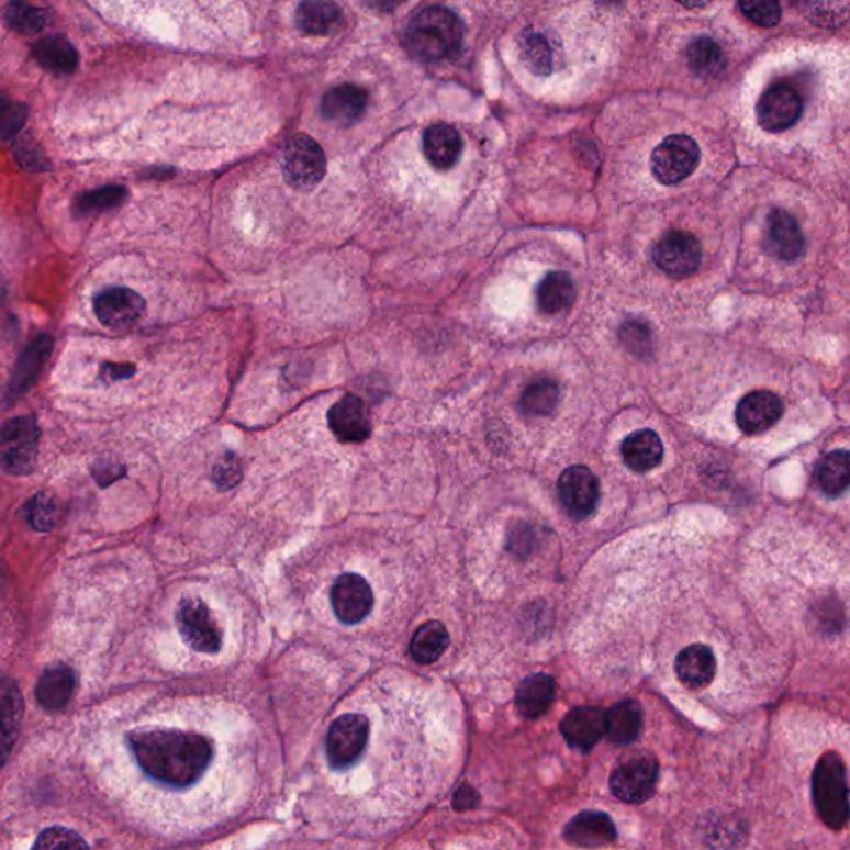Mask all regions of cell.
I'll list each match as a JSON object with an SVG mask.
<instances>
[{"instance_id": "obj_1", "label": "cell", "mask_w": 850, "mask_h": 850, "mask_svg": "<svg viewBox=\"0 0 850 850\" xmlns=\"http://www.w3.org/2000/svg\"><path fill=\"white\" fill-rule=\"evenodd\" d=\"M128 746L148 778L174 790L197 784L215 758L206 736L181 729H138L128 736Z\"/></svg>"}, {"instance_id": "obj_2", "label": "cell", "mask_w": 850, "mask_h": 850, "mask_svg": "<svg viewBox=\"0 0 850 850\" xmlns=\"http://www.w3.org/2000/svg\"><path fill=\"white\" fill-rule=\"evenodd\" d=\"M463 27L454 12L429 8L417 12L405 29V47L418 60L449 57L462 44Z\"/></svg>"}, {"instance_id": "obj_3", "label": "cell", "mask_w": 850, "mask_h": 850, "mask_svg": "<svg viewBox=\"0 0 850 850\" xmlns=\"http://www.w3.org/2000/svg\"><path fill=\"white\" fill-rule=\"evenodd\" d=\"M813 799L817 814L830 829L840 830L849 820L847 769L837 752H826L813 774Z\"/></svg>"}, {"instance_id": "obj_4", "label": "cell", "mask_w": 850, "mask_h": 850, "mask_svg": "<svg viewBox=\"0 0 850 850\" xmlns=\"http://www.w3.org/2000/svg\"><path fill=\"white\" fill-rule=\"evenodd\" d=\"M658 761L648 752H633L616 765L609 778V790L626 804H644L657 790Z\"/></svg>"}, {"instance_id": "obj_5", "label": "cell", "mask_w": 850, "mask_h": 850, "mask_svg": "<svg viewBox=\"0 0 850 850\" xmlns=\"http://www.w3.org/2000/svg\"><path fill=\"white\" fill-rule=\"evenodd\" d=\"M37 422L27 415L12 418L0 429V469L14 476H25L34 470L38 456Z\"/></svg>"}, {"instance_id": "obj_6", "label": "cell", "mask_w": 850, "mask_h": 850, "mask_svg": "<svg viewBox=\"0 0 850 850\" xmlns=\"http://www.w3.org/2000/svg\"><path fill=\"white\" fill-rule=\"evenodd\" d=\"M326 175V157L316 139L304 133L290 138L282 154V177L298 191H311Z\"/></svg>"}, {"instance_id": "obj_7", "label": "cell", "mask_w": 850, "mask_h": 850, "mask_svg": "<svg viewBox=\"0 0 850 850\" xmlns=\"http://www.w3.org/2000/svg\"><path fill=\"white\" fill-rule=\"evenodd\" d=\"M369 732L366 716L347 713L334 719L326 736L327 764L334 771H344L356 764L368 748Z\"/></svg>"}, {"instance_id": "obj_8", "label": "cell", "mask_w": 850, "mask_h": 850, "mask_svg": "<svg viewBox=\"0 0 850 850\" xmlns=\"http://www.w3.org/2000/svg\"><path fill=\"white\" fill-rule=\"evenodd\" d=\"M177 625L181 638L191 650L210 655L222 650V628L203 600H181L177 609Z\"/></svg>"}, {"instance_id": "obj_9", "label": "cell", "mask_w": 850, "mask_h": 850, "mask_svg": "<svg viewBox=\"0 0 850 850\" xmlns=\"http://www.w3.org/2000/svg\"><path fill=\"white\" fill-rule=\"evenodd\" d=\"M701 152L691 136L671 135L651 154V171L660 183L678 184L700 165Z\"/></svg>"}, {"instance_id": "obj_10", "label": "cell", "mask_w": 850, "mask_h": 850, "mask_svg": "<svg viewBox=\"0 0 850 850\" xmlns=\"http://www.w3.org/2000/svg\"><path fill=\"white\" fill-rule=\"evenodd\" d=\"M558 497L570 517L589 518L599 505V479L589 467H569L558 479Z\"/></svg>"}, {"instance_id": "obj_11", "label": "cell", "mask_w": 850, "mask_h": 850, "mask_svg": "<svg viewBox=\"0 0 850 850\" xmlns=\"http://www.w3.org/2000/svg\"><path fill=\"white\" fill-rule=\"evenodd\" d=\"M703 249L696 236L686 232H670L657 243L653 261L671 278H686L701 266Z\"/></svg>"}, {"instance_id": "obj_12", "label": "cell", "mask_w": 850, "mask_h": 850, "mask_svg": "<svg viewBox=\"0 0 850 850\" xmlns=\"http://www.w3.org/2000/svg\"><path fill=\"white\" fill-rule=\"evenodd\" d=\"M334 615L344 625H358L374 606V593L365 577L344 573L331 589Z\"/></svg>"}, {"instance_id": "obj_13", "label": "cell", "mask_w": 850, "mask_h": 850, "mask_svg": "<svg viewBox=\"0 0 850 850\" xmlns=\"http://www.w3.org/2000/svg\"><path fill=\"white\" fill-rule=\"evenodd\" d=\"M803 113V99L790 86L769 87L756 107L759 126L769 133L784 132L796 125Z\"/></svg>"}, {"instance_id": "obj_14", "label": "cell", "mask_w": 850, "mask_h": 850, "mask_svg": "<svg viewBox=\"0 0 850 850\" xmlns=\"http://www.w3.org/2000/svg\"><path fill=\"white\" fill-rule=\"evenodd\" d=\"M96 316L110 329H128L138 323L147 310L144 298L128 288H112L103 291L93 301Z\"/></svg>"}, {"instance_id": "obj_15", "label": "cell", "mask_w": 850, "mask_h": 850, "mask_svg": "<svg viewBox=\"0 0 850 850\" xmlns=\"http://www.w3.org/2000/svg\"><path fill=\"white\" fill-rule=\"evenodd\" d=\"M765 248L774 258L794 261L806 251V238L799 223L791 213L775 208L765 223Z\"/></svg>"}, {"instance_id": "obj_16", "label": "cell", "mask_w": 850, "mask_h": 850, "mask_svg": "<svg viewBox=\"0 0 850 850\" xmlns=\"http://www.w3.org/2000/svg\"><path fill=\"white\" fill-rule=\"evenodd\" d=\"M329 429L340 443H365L371 436L368 409L358 395L346 394L327 412Z\"/></svg>"}, {"instance_id": "obj_17", "label": "cell", "mask_w": 850, "mask_h": 850, "mask_svg": "<svg viewBox=\"0 0 850 850\" xmlns=\"http://www.w3.org/2000/svg\"><path fill=\"white\" fill-rule=\"evenodd\" d=\"M784 404L771 391H752L739 401L736 407V424L749 436L765 433L781 418Z\"/></svg>"}, {"instance_id": "obj_18", "label": "cell", "mask_w": 850, "mask_h": 850, "mask_svg": "<svg viewBox=\"0 0 850 850\" xmlns=\"http://www.w3.org/2000/svg\"><path fill=\"white\" fill-rule=\"evenodd\" d=\"M605 715L602 707L577 706L561 719L563 738L579 751H590L605 735Z\"/></svg>"}, {"instance_id": "obj_19", "label": "cell", "mask_w": 850, "mask_h": 850, "mask_svg": "<svg viewBox=\"0 0 850 850\" xmlns=\"http://www.w3.org/2000/svg\"><path fill=\"white\" fill-rule=\"evenodd\" d=\"M718 661L715 651L706 645H691L680 651L674 671L681 683L690 690H703L715 680Z\"/></svg>"}, {"instance_id": "obj_20", "label": "cell", "mask_w": 850, "mask_h": 850, "mask_svg": "<svg viewBox=\"0 0 850 850\" xmlns=\"http://www.w3.org/2000/svg\"><path fill=\"white\" fill-rule=\"evenodd\" d=\"M563 836L579 847H603L615 842L616 827L608 814L583 810L564 826Z\"/></svg>"}, {"instance_id": "obj_21", "label": "cell", "mask_w": 850, "mask_h": 850, "mask_svg": "<svg viewBox=\"0 0 850 850\" xmlns=\"http://www.w3.org/2000/svg\"><path fill=\"white\" fill-rule=\"evenodd\" d=\"M425 158L436 170L446 171L456 167L462 155V136L447 123H436L425 130L422 139Z\"/></svg>"}, {"instance_id": "obj_22", "label": "cell", "mask_w": 850, "mask_h": 850, "mask_svg": "<svg viewBox=\"0 0 850 850\" xmlns=\"http://www.w3.org/2000/svg\"><path fill=\"white\" fill-rule=\"evenodd\" d=\"M368 93L353 83L334 87L323 99V115L339 126H350L365 115Z\"/></svg>"}, {"instance_id": "obj_23", "label": "cell", "mask_w": 850, "mask_h": 850, "mask_svg": "<svg viewBox=\"0 0 850 850\" xmlns=\"http://www.w3.org/2000/svg\"><path fill=\"white\" fill-rule=\"evenodd\" d=\"M52 350H54V339L51 336H38L25 347L24 353L19 358L18 366H15L14 374H12L9 398L15 401L34 385L42 369L47 365Z\"/></svg>"}, {"instance_id": "obj_24", "label": "cell", "mask_w": 850, "mask_h": 850, "mask_svg": "<svg viewBox=\"0 0 850 850\" xmlns=\"http://www.w3.org/2000/svg\"><path fill=\"white\" fill-rule=\"evenodd\" d=\"M557 697V681L545 673L532 674L518 684L515 706L525 719H538L548 713Z\"/></svg>"}, {"instance_id": "obj_25", "label": "cell", "mask_w": 850, "mask_h": 850, "mask_svg": "<svg viewBox=\"0 0 850 850\" xmlns=\"http://www.w3.org/2000/svg\"><path fill=\"white\" fill-rule=\"evenodd\" d=\"M518 47H521L522 60L535 76H550L560 64L561 52H558V41L551 38L547 32L527 29L521 35Z\"/></svg>"}, {"instance_id": "obj_26", "label": "cell", "mask_w": 850, "mask_h": 850, "mask_svg": "<svg viewBox=\"0 0 850 850\" xmlns=\"http://www.w3.org/2000/svg\"><path fill=\"white\" fill-rule=\"evenodd\" d=\"M76 690V674L67 664H52L38 678L35 697L48 712H57L67 706Z\"/></svg>"}, {"instance_id": "obj_27", "label": "cell", "mask_w": 850, "mask_h": 850, "mask_svg": "<svg viewBox=\"0 0 850 850\" xmlns=\"http://www.w3.org/2000/svg\"><path fill=\"white\" fill-rule=\"evenodd\" d=\"M664 447L655 430L641 429L629 434L622 446L623 462L633 472L645 473L660 466Z\"/></svg>"}, {"instance_id": "obj_28", "label": "cell", "mask_w": 850, "mask_h": 850, "mask_svg": "<svg viewBox=\"0 0 850 850\" xmlns=\"http://www.w3.org/2000/svg\"><path fill=\"white\" fill-rule=\"evenodd\" d=\"M641 728H644V709L638 701H622L606 712L605 735L613 745H631L640 738Z\"/></svg>"}, {"instance_id": "obj_29", "label": "cell", "mask_w": 850, "mask_h": 850, "mask_svg": "<svg viewBox=\"0 0 850 850\" xmlns=\"http://www.w3.org/2000/svg\"><path fill=\"white\" fill-rule=\"evenodd\" d=\"M343 11L333 0H303L297 11V24L310 35H333L343 27Z\"/></svg>"}, {"instance_id": "obj_30", "label": "cell", "mask_w": 850, "mask_h": 850, "mask_svg": "<svg viewBox=\"0 0 850 850\" xmlns=\"http://www.w3.org/2000/svg\"><path fill=\"white\" fill-rule=\"evenodd\" d=\"M24 716V700L18 684L9 683L0 697V768L8 762Z\"/></svg>"}, {"instance_id": "obj_31", "label": "cell", "mask_w": 850, "mask_h": 850, "mask_svg": "<svg viewBox=\"0 0 850 850\" xmlns=\"http://www.w3.org/2000/svg\"><path fill=\"white\" fill-rule=\"evenodd\" d=\"M575 282L567 272L551 271L537 288V304L541 313L563 314L575 303Z\"/></svg>"}, {"instance_id": "obj_32", "label": "cell", "mask_w": 850, "mask_h": 850, "mask_svg": "<svg viewBox=\"0 0 850 850\" xmlns=\"http://www.w3.org/2000/svg\"><path fill=\"white\" fill-rule=\"evenodd\" d=\"M449 645V631L446 626L440 622H429L415 629L409 651L415 663L433 664L446 653Z\"/></svg>"}, {"instance_id": "obj_33", "label": "cell", "mask_w": 850, "mask_h": 850, "mask_svg": "<svg viewBox=\"0 0 850 850\" xmlns=\"http://www.w3.org/2000/svg\"><path fill=\"white\" fill-rule=\"evenodd\" d=\"M35 60L55 74H70L79 65V54L70 42L58 35L42 38L32 48Z\"/></svg>"}, {"instance_id": "obj_34", "label": "cell", "mask_w": 850, "mask_h": 850, "mask_svg": "<svg viewBox=\"0 0 850 850\" xmlns=\"http://www.w3.org/2000/svg\"><path fill=\"white\" fill-rule=\"evenodd\" d=\"M687 65L701 79H716L726 67V55L713 38L700 37L687 45Z\"/></svg>"}, {"instance_id": "obj_35", "label": "cell", "mask_w": 850, "mask_h": 850, "mask_svg": "<svg viewBox=\"0 0 850 850\" xmlns=\"http://www.w3.org/2000/svg\"><path fill=\"white\" fill-rule=\"evenodd\" d=\"M816 480L820 490L830 497H837L849 486V454L847 450H834L820 459L816 470Z\"/></svg>"}, {"instance_id": "obj_36", "label": "cell", "mask_w": 850, "mask_h": 850, "mask_svg": "<svg viewBox=\"0 0 850 850\" xmlns=\"http://www.w3.org/2000/svg\"><path fill=\"white\" fill-rule=\"evenodd\" d=\"M560 389L550 379L532 382L522 395L521 405L527 414L548 415L557 407Z\"/></svg>"}, {"instance_id": "obj_37", "label": "cell", "mask_w": 850, "mask_h": 850, "mask_svg": "<svg viewBox=\"0 0 850 850\" xmlns=\"http://www.w3.org/2000/svg\"><path fill=\"white\" fill-rule=\"evenodd\" d=\"M5 21L14 31L32 35L44 29L47 14L42 9L29 4L25 0H12L5 9Z\"/></svg>"}, {"instance_id": "obj_38", "label": "cell", "mask_w": 850, "mask_h": 850, "mask_svg": "<svg viewBox=\"0 0 850 850\" xmlns=\"http://www.w3.org/2000/svg\"><path fill=\"white\" fill-rule=\"evenodd\" d=\"M126 188L116 187H103L100 190L89 191V193L82 194L77 200V210L82 215H99L103 211L112 210V208L120 206L125 201Z\"/></svg>"}, {"instance_id": "obj_39", "label": "cell", "mask_w": 850, "mask_h": 850, "mask_svg": "<svg viewBox=\"0 0 850 850\" xmlns=\"http://www.w3.org/2000/svg\"><path fill=\"white\" fill-rule=\"evenodd\" d=\"M25 517L37 532H48L58 518L57 499L52 493L41 492L25 505Z\"/></svg>"}, {"instance_id": "obj_40", "label": "cell", "mask_w": 850, "mask_h": 850, "mask_svg": "<svg viewBox=\"0 0 850 850\" xmlns=\"http://www.w3.org/2000/svg\"><path fill=\"white\" fill-rule=\"evenodd\" d=\"M739 8L759 27H774L783 15L779 0H739Z\"/></svg>"}, {"instance_id": "obj_41", "label": "cell", "mask_w": 850, "mask_h": 850, "mask_svg": "<svg viewBox=\"0 0 850 850\" xmlns=\"http://www.w3.org/2000/svg\"><path fill=\"white\" fill-rule=\"evenodd\" d=\"M27 107L0 97V139L14 138L27 122Z\"/></svg>"}, {"instance_id": "obj_42", "label": "cell", "mask_w": 850, "mask_h": 850, "mask_svg": "<svg viewBox=\"0 0 850 850\" xmlns=\"http://www.w3.org/2000/svg\"><path fill=\"white\" fill-rule=\"evenodd\" d=\"M87 847L89 843L79 834L65 827L45 829L34 843V849H87Z\"/></svg>"}, {"instance_id": "obj_43", "label": "cell", "mask_w": 850, "mask_h": 850, "mask_svg": "<svg viewBox=\"0 0 850 850\" xmlns=\"http://www.w3.org/2000/svg\"><path fill=\"white\" fill-rule=\"evenodd\" d=\"M243 479V467L238 456L233 452L223 454L213 467V482L222 490L238 485Z\"/></svg>"}, {"instance_id": "obj_44", "label": "cell", "mask_w": 850, "mask_h": 850, "mask_svg": "<svg viewBox=\"0 0 850 850\" xmlns=\"http://www.w3.org/2000/svg\"><path fill=\"white\" fill-rule=\"evenodd\" d=\"M15 157H18L19 164L25 170H42L45 167L44 158H42L37 145L32 144L31 139L19 142L18 148H15Z\"/></svg>"}, {"instance_id": "obj_45", "label": "cell", "mask_w": 850, "mask_h": 850, "mask_svg": "<svg viewBox=\"0 0 850 850\" xmlns=\"http://www.w3.org/2000/svg\"><path fill=\"white\" fill-rule=\"evenodd\" d=\"M92 473L100 486H109L112 485L115 480H119L120 477H123L125 469H123L120 463L107 459L99 460V462L93 466Z\"/></svg>"}, {"instance_id": "obj_46", "label": "cell", "mask_w": 850, "mask_h": 850, "mask_svg": "<svg viewBox=\"0 0 850 850\" xmlns=\"http://www.w3.org/2000/svg\"><path fill=\"white\" fill-rule=\"evenodd\" d=\"M479 793L473 787L467 786V784L460 786L456 794H454V807L457 810L473 809L479 804Z\"/></svg>"}, {"instance_id": "obj_47", "label": "cell", "mask_w": 850, "mask_h": 850, "mask_svg": "<svg viewBox=\"0 0 850 850\" xmlns=\"http://www.w3.org/2000/svg\"><path fill=\"white\" fill-rule=\"evenodd\" d=\"M133 374H135V368L132 365H103L102 369H100V378L107 382L128 379Z\"/></svg>"}, {"instance_id": "obj_48", "label": "cell", "mask_w": 850, "mask_h": 850, "mask_svg": "<svg viewBox=\"0 0 850 850\" xmlns=\"http://www.w3.org/2000/svg\"><path fill=\"white\" fill-rule=\"evenodd\" d=\"M365 2L378 12H394L399 5L404 4V0H365Z\"/></svg>"}, {"instance_id": "obj_49", "label": "cell", "mask_w": 850, "mask_h": 850, "mask_svg": "<svg viewBox=\"0 0 850 850\" xmlns=\"http://www.w3.org/2000/svg\"><path fill=\"white\" fill-rule=\"evenodd\" d=\"M676 2L687 9H700L709 4V0H676Z\"/></svg>"}]
</instances>
